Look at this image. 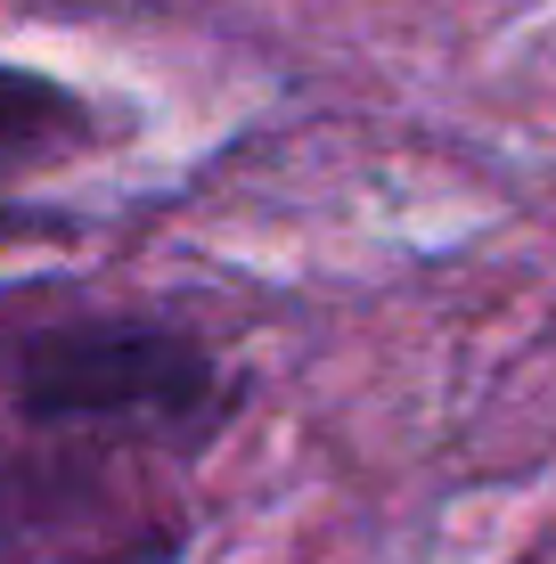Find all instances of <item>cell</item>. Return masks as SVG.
Returning <instances> with one entry per match:
<instances>
[{
  "mask_svg": "<svg viewBox=\"0 0 556 564\" xmlns=\"http://www.w3.org/2000/svg\"><path fill=\"white\" fill-rule=\"evenodd\" d=\"M90 115L74 90H57L50 74L0 66V140H50V131H83Z\"/></svg>",
  "mask_w": 556,
  "mask_h": 564,
  "instance_id": "3",
  "label": "cell"
},
{
  "mask_svg": "<svg viewBox=\"0 0 556 564\" xmlns=\"http://www.w3.org/2000/svg\"><path fill=\"white\" fill-rule=\"evenodd\" d=\"M9 401L42 434L99 425H205L221 410V360L164 319H50L9 344Z\"/></svg>",
  "mask_w": 556,
  "mask_h": 564,
  "instance_id": "1",
  "label": "cell"
},
{
  "mask_svg": "<svg viewBox=\"0 0 556 564\" xmlns=\"http://www.w3.org/2000/svg\"><path fill=\"white\" fill-rule=\"evenodd\" d=\"M83 516H115L99 475H90L74 451H50V442H17V451H0V564L17 556H50L57 532Z\"/></svg>",
  "mask_w": 556,
  "mask_h": 564,
  "instance_id": "2",
  "label": "cell"
}]
</instances>
